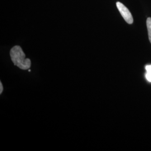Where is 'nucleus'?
<instances>
[{"label":"nucleus","instance_id":"nucleus-2","mask_svg":"<svg viewBox=\"0 0 151 151\" xmlns=\"http://www.w3.org/2000/svg\"><path fill=\"white\" fill-rule=\"evenodd\" d=\"M116 7L119 10L120 13L124 18L125 21L129 24H132L133 22V18L128 9L120 2H116Z\"/></svg>","mask_w":151,"mask_h":151},{"label":"nucleus","instance_id":"nucleus-5","mask_svg":"<svg viewBox=\"0 0 151 151\" xmlns=\"http://www.w3.org/2000/svg\"><path fill=\"white\" fill-rule=\"evenodd\" d=\"M146 70L147 71V72L151 73V65H149L146 66Z\"/></svg>","mask_w":151,"mask_h":151},{"label":"nucleus","instance_id":"nucleus-4","mask_svg":"<svg viewBox=\"0 0 151 151\" xmlns=\"http://www.w3.org/2000/svg\"><path fill=\"white\" fill-rule=\"evenodd\" d=\"M146 78L148 81L151 82V73L147 72L146 74Z\"/></svg>","mask_w":151,"mask_h":151},{"label":"nucleus","instance_id":"nucleus-6","mask_svg":"<svg viewBox=\"0 0 151 151\" xmlns=\"http://www.w3.org/2000/svg\"><path fill=\"white\" fill-rule=\"evenodd\" d=\"M3 90H4V88H3V85L2 84V82H0V94H1L3 92Z\"/></svg>","mask_w":151,"mask_h":151},{"label":"nucleus","instance_id":"nucleus-1","mask_svg":"<svg viewBox=\"0 0 151 151\" xmlns=\"http://www.w3.org/2000/svg\"><path fill=\"white\" fill-rule=\"evenodd\" d=\"M11 60L15 65L22 70H27L31 67V60L29 58H25V54L22 48L19 46H14L10 50Z\"/></svg>","mask_w":151,"mask_h":151},{"label":"nucleus","instance_id":"nucleus-3","mask_svg":"<svg viewBox=\"0 0 151 151\" xmlns=\"http://www.w3.org/2000/svg\"><path fill=\"white\" fill-rule=\"evenodd\" d=\"M147 27L148 33V38L151 43V17H148L147 19Z\"/></svg>","mask_w":151,"mask_h":151}]
</instances>
